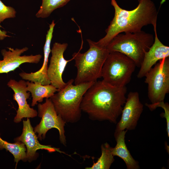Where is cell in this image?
I'll return each instance as SVG.
<instances>
[{
    "instance_id": "6da1fadb",
    "label": "cell",
    "mask_w": 169,
    "mask_h": 169,
    "mask_svg": "<svg viewBox=\"0 0 169 169\" xmlns=\"http://www.w3.org/2000/svg\"><path fill=\"white\" fill-rule=\"evenodd\" d=\"M125 86H112L102 80L97 81L84 94L82 111L93 120H107L116 124L126 100Z\"/></svg>"
},
{
    "instance_id": "7a4b0ae2",
    "label": "cell",
    "mask_w": 169,
    "mask_h": 169,
    "mask_svg": "<svg viewBox=\"0 0 169 169\" xmlns=\"http://www.w3.org/2000/svg\"><path fill=\"white\" fill-rule=\"evenodd\" d=\"M138 1L137 6L129 10L120 7L115 0H111L115 10L114 16L105 31V36L96 42L99 46L106 48L119 33L138 32L144 26L156 24L158 12L152 0Z\"/></svg>"
},
{
    "instance_id": "3957f363",
    "label": "cell",
    "mask_w": 169,
    "mask_h": 169,
    "mask_svg": "<svg viewBox=\"0 0 169 169\" xmlns=\"http://www.w3.org/2000/svg\"><path fill=\"white\" fill-rule=\"evenodd\" d=\"M71 79L63 89L49 98L57 114L67 123L78 122L81 116V104L84 95L95 82L73 85Z\"/></svg>"
},
{
    "instance_id": "277c9868",
    "label": "cell",
    "mask_w": 169,
    "mask_h": 169,
    "mask_svg": "<svg viewBox=\"0 0 169 169\" xmlns=\"http://www.w3.org/2000/svg\"><path fill=\"white\" fill-rule=\"evenodd\" d=\"M87 40L89 46L88 50L83 53L75 52L72 55L77 69L74 81L75 85L95 82L101 77L102 67L110 53L106 48L99 46L96 42Z\"/></svg>"
},
{
    "instance_id": "5b68a950",
    "label": "cell",
    "mask_w": 169,
    "mask_h": 169,
    "mask_svg": "<svg viewBox=\"0 0 169 169\" xmlns=\"http://www.w3.org/2000/svg\"><path fill=\"white\" fill-rule=\"evenodd\" d=\"M152 34L142 30L135 33H119L107 45L109 52H118L126 55L140 67L144 54L154 41Z\"/></svg>"
},
{
    "instance_id": "8992f818",
    "label": "cell",
    "mask_w": 169,
    "mask_h": 169,
    "mask_svg": "<svg viewBox=\"0 0 169 169\" xmlns=\"http://www.w3.org/2000/svg\"><path fill=\"white\" fill-rule=\"evenodd\" d=\"M136 66L134 61L124 54L110 52L103 66L101 77L112 86H125L130 81Z\"/></svg>"
},
{
    "instance_id": "52a82bcc",
    "label": "cell",
    "mask_w": 169,
    "mask_h": 169,
    "mask_svg": "<svg viewBox=\"0 0 169 169\" xmlns=\"http://www.w3.org/2000/svg\"><path fill=\"white\" fill-rule=\"evenodd\" d=\"M148 96L151 104L164 101L169 92V59L159 61L146 74Z\"/></svg>"
},
{
    "instance_id": "ba28073f",
    "label": "cell",
    "mask_w": 169,
    "mask_h": 169,
    "mask_svg": "<svg viewBox=\"0 0 169 169\" xmlns=\"http://www.w3.org/2000/svg\"><path fill=\"white\" fill-rule=\"evenodd\" d=\"M38 116L41 118L39 123L33 129L37 137L42 141L45 138L46 134L50 129L55 128L59 133V139L61 144L66 146V140L64 127L66 124L61 116L58 115L49 98H46L45 102L38 105Z\"/></svg>"
},
{
    "instance_id": "9c48e42d",
    "label": "cell",
    "mask_w": 169,
    "mask_h": 169,
    "mask_svg": "<svg viewBox=\"0 0 169 169\" xmlns=\"http://www.w3.org/2000/svg\"><path fill=\"white\" fill-rule=\"evenodd\" d=\"M120 120L117 123L114 133L115 137L120 131L135 129L143 110L137 92H130L126 98Z\"/></svg>"
},
{
    "instance_id": "30bf717a",
    "label": "cell",
    "mask_w": 169,
    "mask_h": 169,
    "mask_svg": "<svg viewBox=\"0 0 169 169\" xmlns=\"http://www.w3.org/2000/svg\"><path fill=\"white\" fill-rule=\"evenodd\" d=\"M68 44L54 43L51 49V56L47 69V74L51 84L58 90L64 88L66 85L62 79V75L67 63L73 59L66 60L64 54Z\"/></svg>"
},
{
    "instance_id": "8fae6325",
    "label": "cell",
    "mask_w": 169,
    "mask_h": 169,
    "mask_svg": "<svg viewBox=\"0 0 169 169\" xmlns=\"http://www.w3.org/2000/svg\"><path fill=\"white\" fill-rule=\"evenodd\" d=\"M7 48L8 50L3 49L1 51L3 59L0 60V74L13 71L24 63L38 64L42 58L40 54L21 56L28 50V48L26 47L22 49Z\"/></svg>"
},
{
    "instance_id": "7c38bea8",
    "label": "cell",
    "mask_w": 169,
    "mask_h": 169,
    "mask_svg": "<svg viewBox=\"0 0 169 169\" xmlns=\"http://www.w3.org/2000/svg\"><path fill=\"white\" fill-rule=\"evenodd\" d=\"M7 85L13 90V100L16 101L18 106L14 122L18 123L23 118H33L36 117L38 115L37 111L31 108L27 103V99L29 98L30 92H27L26 90V82L23 80L18 81L11 79Z\"/></svg>"
},
{
    "instance_id": "4fadbf2b",
    "label": "cell",
    "mask_w": 169,
    "mask_h": 169,
    "mask_svg": "<svg viewBox=\"0 0 169 169\" xmlns=\"http://www.w3.org/2000/svg\"><path fill=\"white\" fill-rule=\"evenodd\" d=\"M23 127L21 135L14 139L15 141H20L23 143L26 147V156L27 161L30 162L36 160L38 156L37 151L39 149H44L49 152L57 151H62L59 149L52 147L50 145H44L40 144L33 129L32 127L29 118L26 120H23Z\"/></svg>"
},
{
    "instance_id": "5bb4252c",
    "label": "cell",
    "mask_w": 169,
    "mask_h": 169,
    "mask_svg": "<svg viewBox=\"0 0 169 169\" xmlns=\"http://www.w3.org/2000/svg\"><path fill=\"white\" fill-rule=\"evenodd\" d=\"M153 26L155 34L154 41L148 51L145 54L137 75L139 78L145 77L158 61L169 56V47L163 44L159 39L156 32V24Z\"/></svg>"
},
{
    "instance_id": "9a60e30c",
    "label": "cell",
    "mask_w": 169,
    "mask_h": 169,
    "mask_svg": "<svg viewBox=\"0 0 169 169\" xmlns=\"http://www.w3.org/2000/svg\"><path fill=\"white\" fill-rule=\"evenodd\" d=\"M55 25L54 20L49 24V28L46 34V40L44 47V59L43 65L38 71L34 72L26 73L22 72L19 76L23 79L33 82H38L43 85L51 84L47 74L49 56L51 52L50 44L53 36L54 28Z\"/></svg>"
},
{
    "instance_id": "2e32d148",
    "label": "cell",
    "mask_w": 169,
    "mask_h": 169,
    "mask_svg": "<svg viewBox=\"0 0 169 169\" xmlns=\"http://www.w3.org/2000/svg\"><path fill=\"white\" fill-rule=\"evenodd\" d=\"M127 130L122 131L115 137L116 144L114 147L111 148L113 155L121 158L125 162L127 169L140 168L138 162L135 160L128 150L125 143V134Z\"/></svg>"
},
{
    "instance_id": "e0dca14e",
    "label": "cell",
    "mask_w": 169,
    "mask_h": 169,
    "mask_svg": "<svg viewBox=\"0 0 169 169\" xmlns=\"http://www.w3.org/2000/svg\"><path fill=\"white\" fill-rule=\"evenodd\" d=\"M27 91L31 94L32 97L31 105L34 106L37 102H42L44 98H49L59 90L51 84L43 85L38 82H26Z\"/></svg>"
},
{
    "instance_id": "ac0fdd59",
    "label": "cell",
    "mask_w": 169,
    "mask_h": 169,
    "mask_svg": "<svg viewBox=\"0 0 169 169\" xmlns=\"http://www.w3.org/2000/svg\"><path fill=\"white\" fill-rule=\"evenodd\" d=\"M3 149L8 151L13 155L14 162L16 163V167L20 160L24 162L27 161L26 149L22 142L16 141L14 143H10L3 140L0 136V149Z\"/></svg>"
},
{
    "instance_id": "d6986e66",
    "label": "cell",
    "mask_w": 169,
    "mask_h": 169,
    "mask_svg": "<svg viewBox=\"0 0 169 169\" xmlns=\"http://www.w3.org/2000/svg\"><path fill=\"white\" fill-rule=\"evenodd\" d=\"M112 147L107 142L101 146V155L96 162L92 166L86 167V169H109L115 161L114 156L111 151Z\"/></svg>"
},
{
    "instance_id": "ffe728a7",
    "label": "cell",
    "mask_w": 169,
    "mask_h": 169,
    "mask_svg": "<svg viewBox=\"0 0 169 169\" xmlns=\"http://www.w3.org/2000/svg\"><path fill=\"white\" fill-rule=\"evenodd\" d=\"M71 0H42L40 9L36 14L38 18L48 17L55 9L63 7Z\"/></svg>"
},
{
    "instance_id": "44dd1931",
    "label": "cell",
    "mask_w": 169,
    "mask_h": 169,
    "mask_svg": "<svg viewBox=\"0 0 169 169\" xmlns=\"http://www.w3.org/2000/svg\"><path fill=\"white\" fill-rule=\"evenodd\" d=\"M146 105L152 111L158 107H161L164 110V112L162 113L161 116L162 118H165L166 120V131L168 137H169V105L168 103H165L162 101L154 104H148L146 103Z\"/></svg>"
},
{
    "instance_id": "7402d4cb",
    "label": "cell",
    "mask_w": 169,
    "mask_h": 169,
    "mask_svg": "<svg viewBox=\"0 0 169 169\" xmlns=\"http://www.w3.org/2000/svg\"><path fill=\"white\" fill-rule=\"evenodd\" d=\"M16 12L14 8L5 5L0 0V22L9 18H13L16 17Z\"/></svg>"
},
{
    "instance_id": "603a6c76",
    "label": "cell",
    "mask_w": 169,
    "mask_h": 169,
    "mask_svg": "<svg viewBox=\"0 0 169 169\" xmlns=\"http://www.w3.org/2000/svg\"><path fill=\"white\" fill-rule=\"evenodd\" d=\"M0 28L1 27L0 25ZM7 34V32L4 30H2L0 28V40H2L4 39L5 38L7 37H10Z\"/></svg>"
}]
</instances>
